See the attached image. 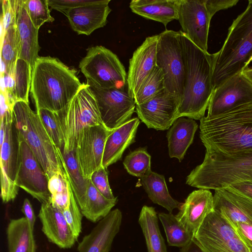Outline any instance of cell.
<instances>
[{
    "label": "cell",
    "mask_w": 252,
    "mask_h": 252,
    "mask_svg": "<svg viewBox=\"0 0 252 252\" xmlns=\"http://www.w3.org/2000/svg\"><path fill=\"white\" fill-rule=\"evenodd\" d=\"M70 191L69 205L62 212L72 233L77 240L81 232L83 216L75 199L71 186Z\"/></svg>",
    "instance_id": "41"
},
{
    "label": "cell",
    "mask_w": 252,
    "mask_h": 252,
    "mask_svg": "<svg viewBox=\"0 0 252 252\" xmlns=\"http://www.w3.org/2000/svg\"><path fill=\"white\" fill-rule=\"evenodd\" d=\"M41 230L49 241L61 249L72 248L77 240L72 233L63 212L50 201L42 203L38 215Z\"/></svg>",
    "instance_id": "21"
},
{
    "label": "cell",
    "mask_w": 252,
    "mask_h": 252,
    "mask_svg": "<svg viewBox=\"0 0 252 252\" xmlns=\"http://www.w3.org/2000/svg\"><path fill=\"white\" fill-rule=\"evenodd\" d=\"M26 10L32 22L38 30L45 23L52 22L47 0H24Z\"/></svg>",
    "instance_id": "39"
},
{
    "label": "cell",
    "mask_w": 252,
    "mask_h": 252,
    "mask_svg": "<svg viewBox=\"0 0 252 252\" xmlns=\"http://www.w3.org/2000/svg\"><path fill=\"white\" fill-rule=\"evenodd\" d=\"M21 211L24 215V217L29 221L32 227L34 229L36 217L30 200L25 198L22 206Z\"/></svg>",
    "instance_id": "48"
},
{
    "label": "cell",
    "mask_w": 252,
    "mask_h": 252,
    "mask_svg": "<svg viewBox=\"0 0 252 252\" xmlns=\"http://www.w3.org/2000/svg\"><path fill=\"white\" fill-rule=\"evenodd\" d=\"M213 55L214 88L248 67L252 61V0L233 21L222 47Z\"/></svg>",
    "instance_id": "5"
},
{
    "label": "cell",
    "mask_w": 252,
    "mask_h": 252,
    "mask_svg": "<svg viewBox=\"0 0 252 252\" xmlns=\"http://www.w3.org/2000/svg\"><path fill=\"white\" fill-rule=\"evenodd\" d=\"M165 89L164 75L156 65L134 95L136 105L143 103Z\"/></svg>",
    "instance_id": "35"
},
{
    "label": "cell",
    "mask_w": 252,
    "mask_h": 252,
    "mask_svg": "<svg viewBox=\"0 0 252 252\" xmlns=\"http://www.w3.org/2000/svg\"><path fill=\"white\" fill-rule=\"evenodd\" d=\"M110 0H98L95 3L70 10L65 15L72 29L78 34L90 35L105 26L111 11Z\"/></svg>",
    "instance_id": "22"
},
{
    "label": "cell",
    "mask_w": 252,
    "mask_h": 252,
    "mask_svg": "<svg viewBox=\"0 0 252 252\" xmlns=\"http://www.w3.org/2000/svg\"><path fill=\"white\" fill-rule=\"evenodd\" d=\"M181 34L185 76L178 116L200 120L205 117L215 89L214 55L196 46L182 31Z\"/></svg>",
    "instance_id": "1"
},
{
    "label": "cell",
    "mask_w": 252,
    "mask_h": 252,
    "mask_svg": "<svg viewBox=\"0 0 252 252\" xmlns=\"http://www.w3.org/2000/svg\"><path fill=\"white\" fill-rule=\"evenodd\" d=\"M48 189L52 205L62 211L69 205L70 184L67 176L57 173L48 180Z\"/></svg>",
    "instance_id": "36"
},
{
    "label": "cell",
    "mask_w": 252,
    "mask_h": 252,
    "mask_svg": "<svg viewBox=\"0 0 252 252\" xmlns=\"http://www.w3.org/2000/svg\"><path fill=\"white\" fill-rule=\"evenodd\" d=\"M180 252H204L200 247L192 239L186 246L181 248Z\"/></svg>",
    "instance_id": "49"
},
{
    "label": "cell",
    "mask_w": 252,
    "mask_h": 252,
    "mask_svg": "<svg viewBox=\"0 0 252 252\" xmlns=\"http://www.w3.org/2000/svg\"><path fill=\"white\" fill-rule=\"evenodd\" d=\"M112 131L104 125H97L86 127L79 134L74 150L85 179H90L92 174L102 166L105 143Z\"/></svg>",
    "instance_id": "13"
},
{
    "label": "cell",
    "mask_w": 252,
    "mask_h": 252,
    "mask_svg": "<svg viewBox=\"0 0 252 252\" xmlns=\"http://www.w3.org/2000/svg\"><path fill=\"white\" fill-rule=\"evenodd\" d=\"M180 0H133L129 3L132 12L145 18L162 23L166 28L178 20Z\"/></svg>",
    "instance_id": "26"
},
{
    "label": "cell",
    "mask_w": 252,
    "mask_h": 252,
    "mask_svg": "<svg viewBox=\"0 0 252 252\" xmlns=\"http://www.w3.org/2000/svg\"><path fill=\"white\" fill-rule=\"evenodd\" d=\"M151 159L146 148H138L126 156L123 164L129 174L141 178L152 171Z\"/></svg>",
    "instance_id": "38"
},
{
    "label": "cell",
    "mask_w": 252,
    "mask_h": 252,
    "mask_svg": "<svg viewBox=\"0 0 252 252\" xmlns=\"http://www.w3.org/2000/svg\"><path fill=\"white\" fill-rule=\"evenodd\" d=\"M32 68L25 61L19 59L15 66L14 78L15 93L17 102L29 103V94L31 90Z\"/></svg>",
    "instance_id": "37"
},
{
    "label": "cell",
    "mask_w": 252,
    "mask_h": 252,
    "mask_svg": "<svg viewBox=\"0 0 252 252\" xmlns=\"http://www.w3.org/2000/svg\"><path fill=\"white\" fill-rule=\"evenodd\" d=\"M248 181H252V151L227 154L206 150L203 162L190 172L186 184L215 190Z\"/></svg>",
    "instance_id": "4"
},
{
    "label": "cell",
    "mask_w": 252,
    "mask_h": 252,
    "mask_svg": "<svg viewBox=\"0 0 252 252\" xmlns=\"http://www.w3.org/2000/svg\"><path fill=\"white\" fill-rule=\"evenodd\" d=\"M54 113L64 137L63 153L75 150L77 138L85 127L104 125L96 100L87 84L84 83L66 107Z\"/></svg>",
    "instance_id": "7"
},
{
    "label": "cell",
    "mask_w": 252,
    "mask_h": 252,
    "mask_svg": "<svg viewBox=\"0 0 252 252\" xmlns=\"http://www.w3.org/2000/svg\"><path fill=\"white\" fill-rule=\"evenodd\" d=\"M76 72L56 58L39 57L32 70L30 90L36 110L57 112L66 107L84 85Z\"/></svg>",
    "instance_id": "2"
},
{
    "label": "cell",
    "mask_w": 252,
    "mask_h": 252,
    "mask_svg": "<svg viewBox=\"0 0 252 252\" xmlns=\"http://www.w3.org/2000/svg\"><path fill=\"white\" fill-rule=\"evenodd\" d=\"M122 221L121 211L118 209L111 211L83 238L77 246L78 252H109Z\"/></svg>",
    "instance_id": "18"
},
{
    "label": "cell",
    "mask_w": 252,
    "mask_h": 252,
    "mask_svg": "<svg viewBox=\"0 0 252 252\" xmlns=\"http://www.w3.org/2000/svg\"><path fill=\"white\" fill-rule=\"evenodd\" d=\"M90 179L96 189L105 197L111 200L117 197L113 195L109 185L107 168L102 166L92 174Z\"/></svg>",
    "instance_id": "42"
},
{
    "label": "cell",
    "mask_w": 252,
    "mask_h": 252,
    "mask_svg": "<svg viewBox=\"0 0 252 252\" xmlns=\"http://www.w3.org/2000/svg\"><path fill=\"white\" fill-rule=\"evenodd\" d=\"M6 233L8 252H36L33 228L24 217L11 220Z\"/></svg>",
    "instance_id": "28"
},
{
    "label": "cell",
    "mask_w": 252,
    "mask_h": 252,
    "mask_svg": "<svg viewBox=\"0 0 252 252\" xmlns=\"http://www.w3.org/2000/svg\"><path fill=\"white\" fill-rule=\"evenodd\" d=\"M36 112L40 118L48 133L62 154L65 147V140L55 116L54 113L46 109H39Z\"/></svg>",
    "instance_id": "40"
},
{
    "label": "cell",
    "mask_w": 252,
    "mask_h": 252,
    "mask_svg": "<svg viewBox=\"0 0 252 252\" xmlns=\"http://www.w3.org/2000/svg\"><path fill=\"white\" fill-rule=\"evenodd\" d=\"M200 138L206 150L227 154L252 151V103L200 120Z\"/></svg>",
    "instance_id": "3"
},
{
    "label": "cell",
    "mask_w": 252,
    "mask_h": 252,
    "mask_svg": "<svg viewBox=\"0 0 252 252\" xmlns=\"http://www.w3.org/2000/svg\"><path fill=\"white\" fill-rule=\"evenodd\" d=\"M19 140L20 162L17 185L41 204L50 201L48 178L28 144Z\"/></svg>",
    "instance_id": "16"
},
{
    "label": "cell",
    "mask_w": 252,
    "mask_h": 252,
    "mask_svg": "<svg viewBox=\"0 0 252 252\" xmlns=\"http://www.w3.org/2000/svg\"><path fill=\"white\" fill-rule=\"evenodd\" d=\"M242 241L252 247V225L239 222L228 221Z\"/></svg>",
    "instance_id": "45"
},
{
    "label": "cell",
    "mask_w": 252,
    "mask_h": 252,
    "mask_svg": "<svg viewBox=\"0 0 252 252\" xmlns=\"http://www.w3.org/2000/svg\"><path fill=\"white\" fill-rule=\"evenodd\" d=\"M249 103H252V83L240 73L215 88L207 108V117H216Z\"/></svg>",
    "instance_id": "14"
},
{
    "label": "cell",
    "mask_w": 252,
    "mask_h": 252,
    "mask_svg": "<svg viewBox=\"0 0 252 252\" xmlns=\"http://www.w3.org/2000/svg\"><path fill=\"white\" fill-rule=\"evenodd\" d=\"M249 247V249H250V250L251 252H252V247Z\"/></svg>",
    "instance_id": "51"
},
{
    "label": "cell",
    "mask_w": 252,
    "mask_h": 252,
    "mask_svg": "<svg viewBox=\"0 0 252 252\" xmlns=\"http://www.w3.org/2000/svg\"><path fill=\"white\" fill-rule=\"evenodd\" d=\"M179 209L176 217L193 236L207 216L214 211L213 195L209 189L194 190Z\"/></svg>",
    "instance_id": "19"
},
{
    "label": "cell",
    "mask_w": 252,
    "mask_h": 252,
    "mask_svg": "<svg viewBox=\"0 0 252 252\" xmlns=\"http://www.w3.org/2000/svg\"><path fill=\"white\" fill-rule=\"evenodd\" d=\"M214 210L227 221L252 225V201L226 189L215 190Z\"/></svg>",
    "instance_id": "23"
},
{
    "label": "cell",
    "mask_w": 252,
    "mask_h": 252,
    "mask_svg": "<svg viewBox=\"0 0 252 252\" xmlns=\"http://www.w3.org/2000/svg\"><path fill=\"white\" fill-rule=\"evenodd\" d=\"M67 179L75 199L82 210L85 204L89 179H85L77 162L75 150L63 153Z\"/></svg>",
    "instance_id": "33"
},
{
    "label": "cell",
    "mask_w": 252,
    "mask_h": 252,
    "mask_svg": "<svg viewBox=\"0 0 252 252\" xmlns=\"http://www.w3.org/2000/svg\"><path fill=\"white\" fill-rule=\"evenodd\" d=\"M18 0H1L2 13L1 27L2 34L11 26L16 25Z\"/></svg>",
    "instance_id": "43"
},
{
    "label": "cell",
    "mask_w": 252,
    "mask_h": 252,
    "mask_svg": "<svg viewBox=\"0 0 252 252\" xmlns=\"http://www.w3.org/2000/svg\"><path fill=\"white\" fill-rule=\"evenodd\" d=\"M252 83V67H247L242 72Z\"/></svg>",
    "instance_id": "50"
},
{
    "label": "cell",
    "mask_w": 252,
    "mask_h": 252,
    "mask_svg": "<svg viewBox=\"0 0 252 252\" xmlns=\"http://www.w3.org/2000/svg\"><path fill=\"white\" fill-rule=\"evenodd\" d=\"M156 65L163 73L165 89L182 97L185 62L181 30H166L158 34Z\"/></svg>",
    "instance_id": "9"
},
{
    "label": "cell",
    "mask_w": 252,
    "mask_h": 252,
    "mask_svg": "<svg viewBox=\"0 0 252 252\" xmlns=\"http://www.w3.org/2000/svg\"><path fill=\"white\" fill-rule=\"evenodd\" d=\"M182 97L165 89L151 99L136 105L138 118L149 128L169 129L179 118L178 109Z\"/></svg>",
    "instance_id": "15"
},
{
    "label": "cell",
    "mask_w": 252,
    "mask_h": 252,
    "mask_svg": "<svg viewBox=\"0 0 252 252\" xmlns=\"http://www.w3.org/2000/svg\"><path fill=\"white\" fill-rule=\"evenodd\" d=\"M158 34L147 37L129 60L127 82L134 95L156 65Z\"/></svg>",
    "instance_id": "20"
},
{
    "label": "cell",
    "mask_w": 252,
    "mask_h": 252,
    "mask_svg": "<svg viewBox=\"0 0 252 252\" xmlns=\"http://www.w3.org/2000/svg\"><path fill=\"white\" fill-rule=\"evenodd\" d=\"M211 19L205 0H180L177 20L181 31L196 46L206 52Z\"/></svg>",
    "instance_id": "17"
},
{
    "label": "cell",
    "mask_w": 252,
    "mask_h": 252,
    "mask_svg": "<svg viewBox=\"0 0 252 252\" xmlns=\"http://www.w3.org/2000/svg\"><path fill=\"white\" fill-rule=\"evenodd\" d=\"M164 229L168 244L170 246L182 248L192 239L193 235L183 224L171 213H160L158 214Z\"/></svg>",
    "instance_id": "34"
},
{
    "label": "cell",
    "mask_w": 252,
    "mask_h": 252,
    "mask_svg": "<svg viewBox=\"0 0 252 252\" xmlns=\"http://www.w3.org/2000/svg\"><path fill=\"white\" fill-rule=\"evenodd\" d=\"M225 189L243 196L252 201V181L233 184Z\"/></svg>",
    "instance_id": "47"
},
{
    "label": "cell",
    "mask_w": 252,
    "mask_h": 252,
    "mask_svg": "<svg viewBox=\"0 0 252 252\" xmlns=\"http://www.w3.org/2000/svg\"><path fill=\"white\" fill-rule=\"evenodd\" d=\"M6 122L5 134L0 146V196L4 203L13 201L19 190L17 185L20 162V140L13 122V112L0 116Z\"/></svg>",
    "instance_id": "11"
},
{
    "label": "cell",
    "mask_w": 252,
    "mask_h": 252,
    "mask_svg": "<svg viewBox=\"0 0 252 252\" xmlns=\"http://www.w3.org/2000/svg\"><path fill=\"white\" fill-rule=\"evenodd\" d=\"M198 125L194 120L179 117L173 124L167 133L169 157L181 161L192 144Z\"/></svg>",
    "instance_id": "27"
},
{
    "label": "cell",
    "mask_w": 252,
    "mask_h": 252,
    "mask_svg": "<svg viewBox=\"0 0 252 252\" xmlns=\"http://www.w3.org/2000/svg\"><path fill=\"white\" fill-rule=\"evenodd\" d=\"M49 7L65 15L71 9L96 3L94 0H47Z\"/></svg>",
    "instance_id": "44"
},
{
    "label": "cell",
    "mask_w": 252,
    "mask_h": 252,
    "mask_svg": "<svg viewBox=\"0 0 252 252\" xmlns=\"http://www.w3.org/2000/svg\"><path fill=\"white\" fill-rule=\"evenodd\" d=\"M1 46V73L14 74L20 54L21 40L16 25L9 27L2 34Z\"/></svg>",
    "instance_id": "32"
},
{
    "label": "cell",
    "mask_w": 252,
    "mask_h": 252,
    "mask_svg": "<svg viewBox=\"0 0 252 252\" xmlns=\"http://www.w3.org/2000/svg\"><path fill=\"white\" fill-rule=\"evenodd\" d=\"M140 179L143 189L154 203L162 206L171 213L174 209L180 207L181 203L169 194L163 175L151 171Z\"/></svg>",
    "instance_id": "29"
},
{
    "label": "cell",
    "mask_w": 252,
    "mask_h": 252,
    "mask_svg": "<svg viewBox=\"0 0 252 252\" xmlns=\"http://www.w3.org/2000/svg\"><path fill=\"white\" fill-rule=\"evenodd\" d=\"M88 85L96 100L102 123L108 129L113 130L131 119L136 103L127 83L120 89Z\"/></svg>",
    "instance_id": "12"
},
{
    "label": "cell",
    "mask_w": 252,
    "mask_h": 252,
    "mask_svg": "<svg viewBox=\"0 0 252 252\" xmlns=\"http://www.w3.org/2000/svg\"><path fill=\"white\" fill-rule=\"evenodd\" d=\"M140 124L138 118H133L112 131L104 148L102 166L107 167L122 158L125 151L135 141Z\"/></svg>",
    "instance_id": "24"
},
{
    "label": "cell",
    "mask_w": 252,
    "mask_h": 252,
    "mask_svg": "<svg viewBox=\"0 0 252 252\" xmlns=\"http://www.w3.org/2000/svg\"><path fill=\"white\" fill-rule=\"evenodd\" d=\"M79 67L88 85L103 89H120L127 83L125 68L118 56L102 46L88 49Z\"/></svg>",
    "instance_id": "8"
},
{
    "label": "cell",
    "mask_w": 252,
    "mask_h": 252,
    "mask_svg": "<svg viewBox=\"0 0 252 252\" xmlns=\"http://www.w3.org/2000/svg\"><path fill=\"white\" fill-rule=\"evenodd\" d=\"M192 240L204 252H251L228 221L215 210L207 216Z\"/></svg>",
    "instance_id": "10"
},
{
    "label": "cell",
    "mask_w": 252,
    "mask_h": 252,
    "mask_svg": "<svg viewBox=\"0 0 252 252\" xmlns=\"http://www.w3.org/2000/svg\"><path fill=\"white\" fill-rule=\"evenodd\" d=\"M16 25L21 40L19 59L26 61L33 68L39 57V30L33 25L26 10L24 0H18Z\"/></svg>",
    "instance_id": "25"
},
{
    "label": "cell",
    "mask_w": 252,
    "mask_h": 252,
    "mask_svg": "<svg viewBox=\"0 0 252 252\" xmlns=\"http://www.w3.org/2000/svg\"><path fill=\"white\" fill-rule=\"evenodd\" d=\"M13 117L19 139L29 146L48 180L57 173L67 176L62 152L29 103L17 102L13 109Z\"/></svg>",
    "instance_id": "6"
},
{
    "label": "cell",
    "mask_w": 252,
    "mask_h": 252,
    "mask_svg": "<svg viewBox=\"0 0 252 252\" xmlns=\"http://www.w3.org/2000/svg\"><path fill=\"white\" fill-rule=\"evenodd\" d=\"M138 223L145 239L148 252H168L159 228L158 216L155 208L143 206L140 212Z\"/></svg>",
    "instance_id": "30"
},
{
    "label": "cell",
    "mask_w": 252,
    "mask_h": 252,
    "mask_svg": "<svg viewBox=\"0 0 252 252\" xmlns=\"http://www.w3.org/2000/svg\"><path fill=\"white\" fill-rule=\"evenodd\" d=\"M238 1V0H205V5L212 18L216 12L231 7L235 5Z\"/></svg>",
    "instance_id": "46"
},
{
    "label": "cell",
    "mask_w": 252,
    "mask_h": 252,
    "mask_svg": "<svg viewBox=\"0 0 252 252\" xmlns=\"http://www.w3.org/2000/svg\"><path fill=\"white\" fill-rule=\"evenodd\" d=\"M118 199H108L95 187L91 179L89 180L85 204L81 213L89 221L97 222L104 218L115 206Z\"/></svg>",
    "instance_id": "31"
}]
</instances>
